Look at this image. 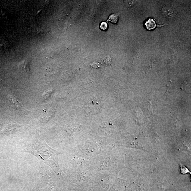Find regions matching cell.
Masks as SVG:
<instances>
[{
  "label": "cell",
  "mask_w": 191,
  "mask_h": 191,
  "mask_svg": "<svg viewBox=\"0 0 191 191\" xmlns=\"http://www.w3.org/2000/svg\"><path fill=\"white\" fill-rule=\"evenodd\" d=\"M24 151L36 156L40 160L49 166L57 174L62 173L58 162V153L44 141L35 142L27 147Z\"/></svg>",
  "instance_id": "obj_1"
},
{
  "label": "cell",
  "mask_w": 191,
  "mask_h": 191,
  "mask_svg": "<svg viewBox=\"0 0 191 191\" xmlns=\"http://www.w3.org/2000/svg\"><path fill=\"white\" fill-rule=\"evenodd\" d=\"M30 62L28 60H25L19 63V69L25 74H29L30 73Z\"/></svg>",
  "instance_id": "obj_2"
},
{
  "label": "cell",
  "mask_w": 191,
  "mask_h": 191,
  "mask_svg": "<svg viewBox=\"0 0 191 191\" xmlns=\"http://www.w3.org/2000/svg\"><path fill=\"white\" fill-rule=\"evenodd\" d=\"M161 12L164 17L169 19L174 18L177 14L176 11L168 7H164L162 8Z\"/></svg>",
  "instance_id": "obj_3"
},
{
  "label": "cell",
  "mask_w": 191,
  "mask_h": 191,
  "mask_svg": "<svg viewBox=\"0 0 191 191\" xmlns=\"http://www.w3.org/2000/svg\"><path fill=\"white\" fill-rule=\"evenodd\" d=\"M9 99L12 103L16 108L25 109L21 103L19 102L15 97L13 96H9Z\"/></svg>",
  "instance_id": "obj_4"
},
{
  "label": "cell",
  "mask_w": 191,
  "mask_h": 191,
  "mask_svg": "<svg viewBox=\"0 0 191 191\" xmlns=\"http://www.w3.org/2000/svg\"><path fill=\"white\" fill-rule=\"evenodd\" d=\"M145 25L146 26V28L148 30H151L154 29L156 26V24L153 19L149 18L148 21L145 23Z\"/></svg>",
  "instance_id": "obj_5"
},
{
  "label": "cell",
  "mask_w": 191,
  "mask_h": 191,
  "mask_svg": "<svg viewBox=\"0 0 191 191\" xmlns=\"http://www.w3.org/2000/svg\"><path fill=\"white\" fill-rule=\"evenodd\" d=\"M42 28L36 26H32L31 28V32L34 35H39L42 33L43 31Z\"/></svg>",
  "instance_id": "obj_6"
},
{
  "label": "cell",
  "mask_w": 191,
  "mask_h": 191,
  "mask_svg": "<svg viewBox=\"0 0 191 191\" xmlns=\"http://www.w3.org/2000/svg\"><path fill=\"white\" fill-rule=\"evenodd\" d=\"M180 173L182 174H187V173H190L191 174V172L188 168L187 167L185 166L183 164L180 163Z\"/></svg>",
  "instance_id": "obj_7"
},
{
  "label": "cell",
  "mask_w": 191,
  "mask_h": 191,
  "mask_svg": "<svg viewBox=\"0 0 191 191\" xmlns=\"http://www.w3.org/2000/svg\"><path fill=\"white\" fill-rule=\"evenodd\" d=\"M118 19V16L116 14H113L110 16L108 20L112 22L113 23H117Z\"/></svg>",
  "instance_id": "obj_8"
},
{
  "label": "cell",
  "mask_w": 191,
  "mask_h": 191,
  "mask_svg": "<svg viewBox=\"0 0 191 191\" xmlns=\"http://www.w3.org/2000/svg\"><path fill=\"white\" fill-rule=\"evenodd\" d=\"M136 1H126V4L128 7H131L133 6L135 3H136Z\"/></svg>",
  "instance_id": "obj_9"
},
{
  "label": "cell",
  "mask_w": 191,
  "mask_h": 191,
  "mask_svg": "<svg viewBox=\"0 0 191 191\" xmlns=\"http://www.w3.org/2000/svg\"><path fill=\"white\" fill-rule=\"evenodd\" d=\"M108 25L107 23L105 22H102L100 25V28L102 30H105L107 28Z\"/></svg>",
  "instance_id": "obj_10"
}]
</instances>
